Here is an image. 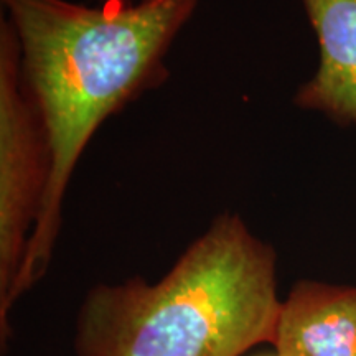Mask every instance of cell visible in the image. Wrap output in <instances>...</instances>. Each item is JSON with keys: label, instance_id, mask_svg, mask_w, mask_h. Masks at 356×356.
<instances>
[{"label": "cell", "instance_id": "cell-4", "mask_svg": "<svg viewBox=\"0 0 356 356\" xmlns=\"http://www.w3.org/2000/svg\"><path fill=\"white\" fill-rule=\"evenodd\" d=\"M277 356H356V287L304 279L282 300Z\"/></svg>", "mask_w": 356, "mask_h": 356}, {"label": "cell", "instance_id": "cell-2", "mask_svg": "<svg viewBox=\"0 0 356 356\" xmlns=\"http://www.w3.org/2000/svg\"><path fill=\"white\" fill-rule=\"evenodd\" d=\"M282 300L277 256L221 213L157 282L96 284L79 307L76 356H241L273 345Z\"/></svg>", "mask_w": 356, "mask_h": 356}, {"label": "cell", "instance_id": "cell-5", "mask_svg": "<svg viewBox=\"0 0 356 356\" xmlns=\"http://www.w3.org/2000/svg\"><path fill=\"white\" fill-rule=\"evenodd\" d=\"M320 47L314 78L293 102L333 121L356 124V0H300Z\"/></svg>", "mask_w": 356, "mask_h": 356}, {"label": "cell", "instance_id": "cell-3", "mask_svg": "<svg viewBox=\"0 0 356 356\" xmlns=\"http://www.w3.org/2000/svg\"><path fill=\"white\" fill-rule=\"evenodd\" d=\"M50 159L38 111L26 92L15 30L0 20V333L10 335L8 314L30 238L47 193Z\"/></svg>", "mask_w": 356, "mask_h": 356}, {"label": "cell", "instance_id": "cell-1", "mask_svg": "<svg viewBox=\"0 0 356 356\" xmlns=\"http://www.w3.org/2000/svg\"><path fill=\"white\" fill-rule=\"evenodd\" d=\"M197 2L139 0L86 7L68 0H2L50 159L47 193L13 304L47 274L66 188L83 150L106 119L167 78L165 55Z\"/></svg>", "mask_w": 356, "mask_h": 356}, {"label": "cell", "instance_id": "cell-6", "mask_svg": "<svg viewBox=\"0 0 356 356\" xmlns=\"http://www.w3.org/2000/svg\"><path fill=\"white\" fill-rule=\"evenodd\" d=\"M102 3H122V2H132V0H101Z\"/></svg>", "mask_w": 356, "mask_h": 356}]
</instances>
